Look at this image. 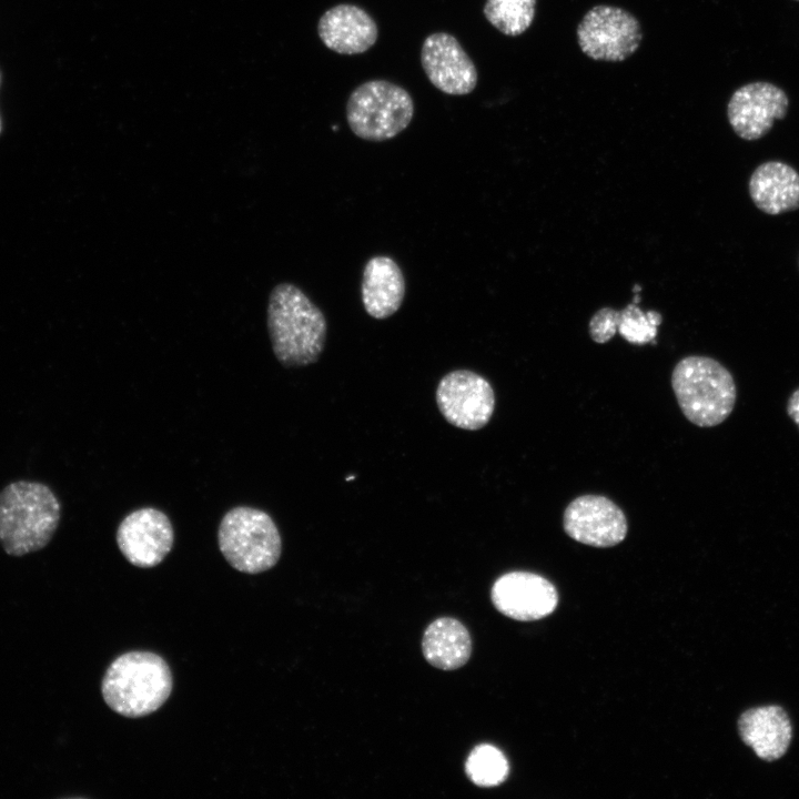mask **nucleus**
<instances>
[{
  "label": "nucleus",
  "mask_w": 799,
  "mask_h": 799,
  "mask_svg": "<svg viewBox=\"0 0 799 799\" xmlns=\"http://www.w3.org/2000/svg\"><path fill=\"white\" fill-rule=\"evenodd\" d=\"M469 780L478 787H496L508 775V762L503 752L494 746L481 745L473 749L465 762Z\"/></svg>",
  "instance_id": "21"
},
{
  "label": "nucleus",
  "mask_w": 799,
  "mask_h": 799,
  "mask_svg": "<svg viewBox=\"0 0 799 799\" xmlns=\"http://www.w3.org/2000/svg\"><path fill=\"white\" fill-rule=\"evenodd\" d=\"M749 193L762 212L777 215L799 209V173L780 161L760 164L749 180Z\"/></svg>",
  "instance_id": "17"
},
{
  "label": "nucleus",
  "mask_w": 799,
  "mask_h": 799,
  "mask_svg": "<svg viewBox=\"0 0 799 799\" xmlns=\"http://www.w3.org/2000/svg\"><path fill=\"white\" fill-rule=\"evenodd\" d=\"M0 82H1V74H0ZM1 130H2V124H1V118H0V133H1Z\"/></svg>",
  "instance_id": "23"
},
{
  "label": "nucleus",
  "mask_w": 799,
  "mask_h": 799,
  "mask_svg": "<svg viewBox=\"0 0 799 799\" xmlns=\"http://www.w3.org/2000/svg\"><path fill=\"white\" fill-rule=\"evenodd\" d=\"M421 64L429 82L446 94H469L477 85L473 60L451 33L434 32L425 38Z\"/></svg>",
  "instance_id": "12"
},
{
  "label": "nucleus",
  "mask_w": 799,
  "mask_h": 799,
  "mask_svg": "<svg viewBox=\"0 0 799 799\" xmlns=\"http://www.w3.org/2000/svg\"><path fill=\"white\" fill-rule=\"evenodd\" d=\"M424 658L433 667L455 670L463 667L472 654L467 628L457 619L441 617L425 629L422 639Z\"/></svg>",
  "instance_id": "19"
},
{
  "label": "nucleus",
  "mask_w": 799,
  "mask_h": 799,
  "mask_svg": "<svg viewBox=\"0 0 799 799\" xmlns=\"http://www.w3.org/2000/svg\"><path fill=\"white\" fill-rule=\"evenodd\" d=\"M266 313L272 350L283 366H306L320 358L327 336L326 317L299 286L275 285Z\"/></svg>",
  "instance_id": "1"
},
{
  "label": "nucleus",
  "mask_w": 799,
  "mask_h": 799,
  "mask_svg": "<svg viewBox=\"0 0 799 799\" xmlns=\"http://www.w3.org/2000/svg\"><path fill=\"white\" fill-rule=\"evenodd\" d=\"M576 34L584 54L606 62L628 59L643 40L638 19L625 9L609 4L590 8L578 23Z\"/></svg>",
  "instance_id": "7"
},
{
  "label": "nucleus",
  "mask_w": 799,
  "mask_h": 799,
  "mask_svg": "<svg viewBox=\"0 0 799 799\" xmlns=\"http://www.w3.org/2000/svg\"><path fill=\"white\" fill-rule=\"evenodd\" d=\"M61 519V503L44 483L16 481L0 490V545L20 557L44 548Z\"/></svg>",
  "instance_id": "2"
},
{
  "label": "nucleus",
  "mask_w": 799,
  "mask_h": 799,
  "mask_svg": "<svg viewBox=\"0 0 799 799\" xmlns=\"http://www.w3.org/2000/svg\"><path fill=\"white\" fill-rule=\"evenodd\" d=\"M490 599L499 613L522 621L548 616L558 603L555 587L544 577L527 572L500 576L492 587Z\"/></svg>",
  "instance_id": "13"
},
{
  "label": "nucleus",
  "mask_w": 799,
  "mask_h": 799,
  "mask_svg": "<svg viewBox=\"0 0 799 799\" xmlns=\"http://www.w3.org/2000/svg\"><path fill=\"white\" fill-rule=\"evenodd\" d=\"M787 412L799 428V388L790 396L787 405Z\"/></svg>",
  "instance_id": "22"
},
{
  "label": "nucleus",
  "mask_w": 799,
  "mask_h": 799,
  "mask_svg": "<svg viewBox=\"0 0 799 799\" xmlns=\"http://www.w3.org/2000/svg\"><path fill=\"white\" fill-rule=\"evenodd\" d=\"M671 385L682 414L697 426L719 425L735 407V380L711 357L690 355L680 360L672 371Z\"/></svg>",
  "instance_id": "4"
},
{
  "label": "nucleus",
  "mask_w": 799,
  "mask_h": 799,
  "mask_svg": "<svg viewBox=\"0 0 799 799\" xmlns=\"http://www.w3.org/2000/svg\"><path fill=\"white\" fill-rule=\"evenodd\" d=\"M742 741L766 761L781 758L791 741L792 728L787 712L779 706H762L745 711L738 720Z\"/></svg>",
  "instance_id": "16"
},
{
  "label": "nucleus",
  "mask_w": 799,
  "mask_h": 799,
  "mask_svg": "<svg viewBox=\"0 0 799 799\" xmlns=\"http://www.w3.org/2000/svg\"><path fill=\"white\" fill-rule=\"evenodd\" d=\"M563 525L570 538L594 547L621 543L628 529L624 512L600 495H583L570 502L564 512Z\"/></svg>",
  "instance_id": "11"
},
{
  "label": "nucleus",
  "mask_w": 799,
  "mask_h": 799,
  "mask_svg": "<svg viewBox=\"0 0 799 799\" xmlns=\"http://www.w3.org/2000/svg\"><path fill=\"white\" fill-rule=\"evenodd\" d=\"M788 108L789 98L783 89L768 81H755L734 91L727 118L739 138L752 141L765 136L775 120L785 119Z\"/></svg>",
  "instance_id": "9"
},
{
  "label": "nucleus",
  "mask_w": 799,
  "mask_h": 799,
  "mask_svg": "<svg viewBox=\"0 0 799 799\" xmlns=\"http://www.w3.org/2000/svg\"><path fill=\"white\" fill-rule=\"evenodd\" d=\"M174 530L169 517L153 507L128 514L117 529V544L125 559L140 568L159 565L170 553Z\"/></svg>",
  "instance_id": "10"
},
{
  "label": "nucleus",
  "mask_w": 799,
  "mask_h": 799,
  "mask_svg": "<svg viewBox=\"0 0 799 799\" xmlns=\"http://www.w3.org/2000/svg\"><path fill=\"white\" fill-rule=\"evenodd\" d=\"M661 322L659 312H644L633 302L620 311L611 307L599 309L590 317L588 326L589 335L596 343L604 344L618 332L627 342L644 345L655 343Z\"/></svg>",
  "instance_id": "18"
},
{
  "label": "nucleus",
  "mask_w": 799,
  "mask_h": 799,
  "mask_svg": "<svg viewBox=\"0 0 799 799\" xmlns=\"http://www.w3.org/2000/svg\"><path fill=\"white\" fill-rule=\"evenodd\" d=\"M414 115V101L406 89L383 79L357 85L346 101V121L360 139L382 142L403 132Z\"/></svg>",
  "instance_id": "6"
},
{
  "label": "nucleus",
  "mask_w": 799,
  "mask_h": 799,
  "mask_svg": "<svg viewBox=\"0 0 799 799\" xmlns=\"http://www.w3.org/2000/svg\"><path fill=\"white\" fill-rule=\"evenodd\" d=\"M795 1H799V0H795Z\"/></svg>",
  "instance_id": "24"
},
{
  "label": "nucleus",
  "mask_w": 799,
  "mask_h": 799,
  "mask_svg": "<svg viewBox=\"0 0 799 799\" xmlns=\"http://www.w3.org/2000/svg\"><path fill=\"white\" fill-rule=\"evenodd\" d=\"M406 282L397 262L387 255L372 256L362 275L361 297L366 313L384 320L395 314L403 304Z\"/></svg>",
  "instance_id": "15"
},
{
  "label": "nucleus",
  "mask_w": 799,
  "mask_h": 799,
  "mask_svg": "<svg viewBox=\"0 0 799 799\" xmlns=\"http://www.w3.org/2000/svg\"><path fill=\"white\" fill-rule=\"evenodd\" d=\"M172 675L166 661L151 651H130L114 659L102 679L105 704L128 718L148 716L170 697Z\"/></svg>",
  "instance_id": "3"
},
{
  "label": "nucleus",
  "mask_w": 799,
  "mask_h": 799,
  "mask_svg": "<svg viewBox=\"0 0 799 799\" xmlns=\"http://www.w3.org/2000/svg\"><path fill=\"white\" fill-rule=\"evenodd\" d=\"M536 0H486L483 13L499 32L508 37L523 34L533 23Z\"/></svg>",
  "instance_id": "20"
},
{
  "label": "nucleus",
  "mask_w": 799,
  "mask_h": 799,
  "mask_svg": "<svg viewBox=\"0 0 799 799\" xmlns=\"http://www.w3.org/2000/svg\"><path fill=\"white\" fill-rule=\"evenodd\" d=\"M218 543L226 562L246 574L269 570L282 553L281 535L272 517L249 506H236L224 514Z\"/></svg>",
  "instance_id": "5"
},
{
  "label": "nucleus",
  "mask_w": 799,
  "mask_h": 799,
  "mask_svg": "<svg viewBox=\"0 0 799 799\" xmlns=\"http://www.w3.org/2000/svg\"><path fill=\"white\" fill-rule=\"evenodd\" d=\"M317 33L326 48L338 54L351 55L370 50L377 41L378 28L363 8L340 3L320 17Z\"/></svg>",
  "instance_id": "14"
},
{
  "label": "nucleus",
  "mask_w": 799,
  "mask_h": 799,
  "mask_svg": "<svg viewBox=\"0 0 799 799\" xmlns=\"http://www.w3.org/2000/svg\"><path fill=\"white\" fill-rule=\"evenodd\" d=\"M436 403L445 419L462 429L476 431L490 419L495 407L492 385L467 370L446 374L436 390Z\"/></svg>",
  "instance_id": "8"
}]
</instances>
